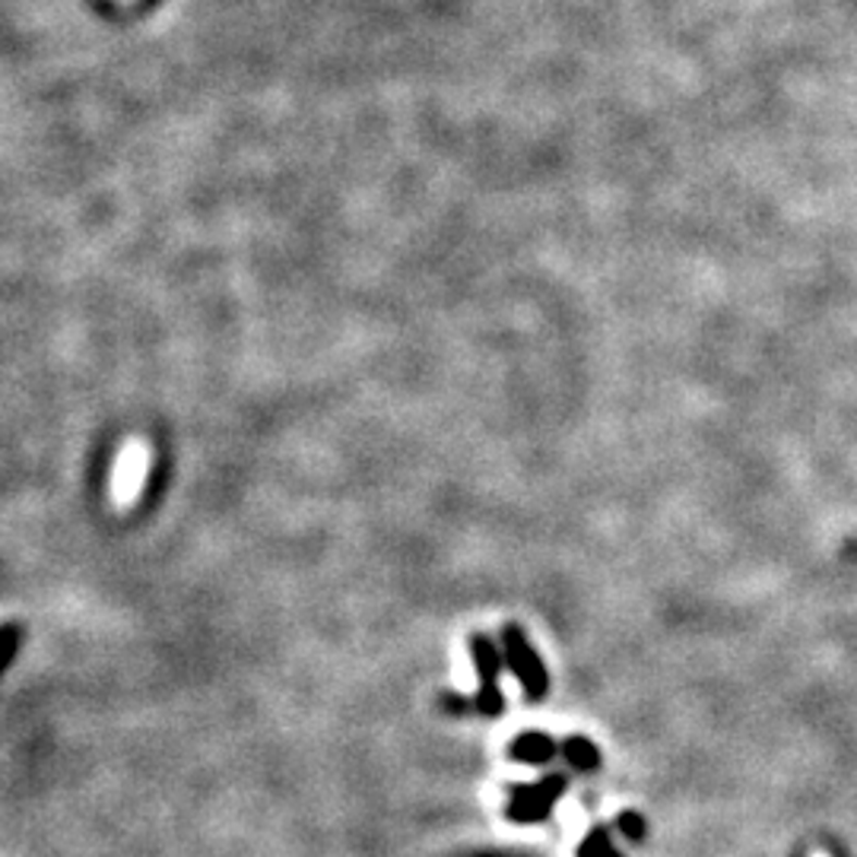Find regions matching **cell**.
<instances>
[{
    "label": "cell",
    "instance_id": "1",
    "mask_svg": "<svg viewBox=\"0 0 857 857\" xmlns=\"http://www.w3.org/2000/svg\"><path fill=\"white\" fill-rule=\"evenodd\" d=\"M149 445L144 439H127L112 467V502L118 512L134 509L140 499V489L147 483L149 474Z\"/></svg>",
    "mask_w": 857,
    "mask_h": 857
},
{
    "label": "cell",
    "instance_id": "2",
    "mask_svg": "<svg viewBox=\"0 0 857 857\" xmlns=\"http://www.w3.org/2000/svg\"><path fill=\"white\" fill-rule=\"evenodd\" d=\"M505 651H509V668L518 673L527 699H540V696L547 693V671H543V664L537 661V654L530 651V645L524 641L518 626H509V629H505Z\"/></svg>",
    "mask_w": 857,
    "mask_h": 857
},
{
    "label": "cell",
    "instance_id": "3",
    "mask_svg": "<svg viewBox=\"0 0 857 857\" xmlns=\"http://www.w3.org/2000/svg\"><path fill=\"white\" fill-rule=\"evenodd\" d=\"M474 658H477V671H480V696H477V709L483 714H499L502 711V693L495 686V671H499V654L492 648V641L477 635L474 638Z\"/></svg>",
    "mask_w": 857,
    "mask_h": 857
},
{
    "label": "cell",
    "instance_id": "4",
    "mask_svg": "<svg viewBox=\"0 0 857 857\" xmlns=\"http://www.w3.org/2000/svg\"><path fill=\"white\" fill-rule=\"evenodd\" d=\"M562 787H565L562 779H547V782L537 784V787L518 791V797H515V804H512V810H509L512 820H543L547 810H550V804H553V797L562 794Z\"/></svg>",
    "mask_w": 857,
    "mask_h": 857
},
{
    "label": "cell",
    "instance_id": "5",
    "mask_svg": "<svg viewBox=\"0 0 857 857\" xmlns=\"http://www.w3.org/2000/svg\"><path fill=\"white\" fill-rule=\"evenodd\" d=\"M512 752L518 759H524V762H547L556 752V744L550 737H543V734H524V737L515 740Z\"/></svg>",
    "mask_w": 857,
    "mask_h": 857
},
{
    "label": "cell",
    "instance_id": "6",
    "mask_svg": "<svg viewBox=\"0 0 857 857\" xmlns=\"http://www.w3.org/2000/svg\"><path fill=\"white\" fill-rule=\"evenodd\" d=\"M562 752H565V759H568L575 769H595L597 766V749L588 744V740H581V737L565 740Z\"/></svg>",
    "mask_w": 857,
    "mask_h": 857
},
{
    "label": "cell",
    "instance_id": "7",
    "mask_svg": "<svg viewBox=\"0 0 857 857\" xmlns=\"http://www.w3.org/2000/svg\"><path fill=\"white\" fill-rule=\"evenodd\" d=\"M581 857H616V855L607 848V838H603V832H597L588 845H581Z\"/></svg>",
    "mask_w": 857,
    "mask_h": 857
},
{
    "label": "cell",
    "instance_id": "8",
    "mask_svg": "<svg viewBox=\"0 0 857 857\" xmlns=\"http://www.w3.org/2000/svg\"><path fill=\"white\" fill-rule=\"evenodd\" d=\"M623 825H626V835H629V838H638V835H641V832H638L641 825H638V820H633V817H623Z\"/></svg>",
    "mask_w": 857,
    "mask_h": 857
},
{
    "label": "cell",
    "instance_id": "9",
    "mask_svg": "<svg viewBox=\"0 0 857 857\" xmlns=\"http://www.w3.org/2000/svg\"><path fill=\"white\" fill-rule=\"evenodd\" d=\"M810 857H829L825 852H810Z\"/></svg>",
    "mask_w": 857,
    "mask_h": 857
}]
</instances>
